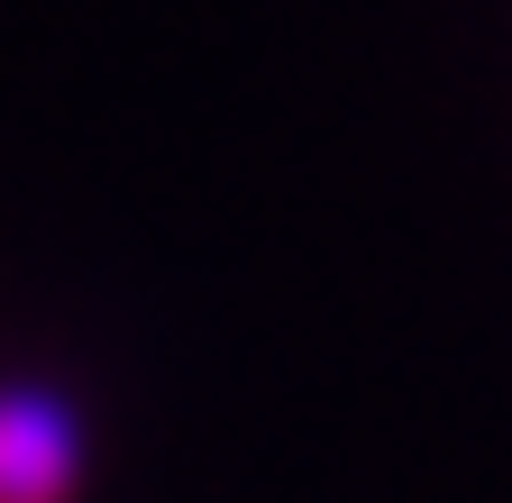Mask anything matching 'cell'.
Listing matches in <instances>:
<instances>
[{"instance_id": "cell-1", "label": "cell", "mask_w": 512, "mask_h": 503, "mask_svg": "<svg viewBox=\"0 0 512 503\" xmlns=\"http://www.w3.org/2000/svg\"><path fill=\"white\" fill-rule=\"evenodd\" d=\"M83 485V412L55 385H0V503H64Z\"/></svg>"}]
</instances>
